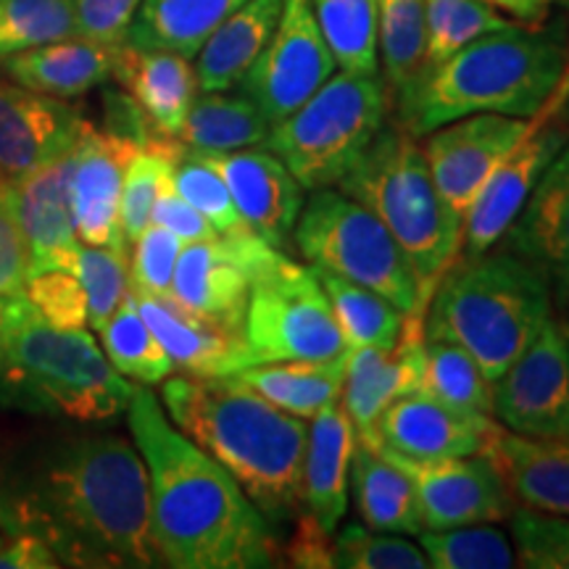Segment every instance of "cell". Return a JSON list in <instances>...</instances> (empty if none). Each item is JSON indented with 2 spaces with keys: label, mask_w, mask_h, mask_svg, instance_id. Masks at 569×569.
<instances>
[{
  "label": "cell",
  "mask_w": 569,
  "mask_h": 569,
  "mask_svg": "<svg viewBox=\"0 0 569 569\" xmlns=\"http://www.w3.org/2000/svg\"><path fill=\"white\" fill-rule=\"evenodd\" d=\"M388 92L377 74H332L315 96L272 124L264 148L280 156L303 190L336 188L386 127Z\"/></svg>",
  "instance_id": "obj_8"
},
{
  "label": "cell",
  "mask_w": 569,
  "mask_h": 569,
  "mask_svg": "<svg viewBox=\"0 0 569 569\" xmlns=\"http://www.w3.org/2000/svg\"><path fill=\"white\" fill-rule=\"evenodd\" d=\"M256 390L277 409L309 422L327 403L338 401L346 380V353L332 359H290L261 361L232 375Z\"/></svg>",
  "instance_id": "obj_31"
},
{
  "label": "cell",
  "mask_w": 569,
  "mask_h": 569,
  "mask_svg": "<svg viewBox=\"0 0 569 569\" xmlns=\"http://www.w3.org/2000/svg\"><path fill=\"white\" fill-rule=\"evenodd\" d=\"M340 193L386 224L415 269L425 301L465 243V219L440 196L425 148L403 127H382L340 177Z\"/></svg>",
  "instance_id": "obj_6"
},
{
  "label": "cell",
  "mask_w": 569,
  "mask_h": 569,
  "mask_svg": "<svg viewBox=\"0 0 569 569\" xmlns=\"http://www.w3.org/2000/svg\"><path fill=\"white\" fill-rule=\"evenodd\" d=\"M427 0H380L377 61L388 88L403 98L427 69Z\"/></svg>",
  "instance_id": "obj_34"
},
{
  "label": "cell",
  "mask_w": 569,
  "mask_h": 569,
  "mask_svg": "<svg viewBox=\"0 0 569 569\" xmlns=\"http://www.w3.org/2000/svg\"><path fill=\"white\" fill-rule=\"evenodd\" d=\"M348 493L353 498L356 515L367 528L401 532V536L422 532L415 482L401 467H396L361 440H356L353 446Z\"/></svg>",
  "instance_id": "obj_30"
},
{
  "label": "cell",
  "mask_w": 569,
  "mask_h": 569,
  "mask_svg": "<svg viewBox=\"0 0 569 569\" xmlns=\"http://www.w3.org/2000/svg\"><path fill=\"white\" fill-rule=\"evenodd\" d=\"M482 457L519 507L569 517V438H525L498 425Z\"/></svg>",
  "instance_id": "obj_24"
},
{
  "label": "cell",
  "mask_w": 569,
  "mask_h": 569,
  "mask_svg": "<svg viewBox=\"0 0 569 569\" xmlns=\"http://www.w3.org/2000/svg\"><path fill=\"white\" fill-rule=\"evenodd\" d=\"M501 240L532 261L551 288L569 296V142L540 174Z\"/></svg>",
  "instance_id": "obj_22"
},
{
  "label": "cell",
  "mask_w": 569,
  "mask_h": 569,
  "mask_svg": "<svg viewBox=\"0 0 569 569\" xmlns=\"http://www.w3.org/2000/svg\"><path fill=\"white\" fill-rule=\"evenodd\" d=\"M117 48L77 34V38L6 56L0 59V69L21 88L67 101L109 80Z\"/></svg>",
  "instance_id": "obj_28"
},
{
  "label": "cell",
  "mask_w": 569,
  "mask_h": 569,
  "mask_svg": "<svg viewBox=\"0 0 569 569\" xmlns=\"http://www.w3.org/2000/svg\"><path fill=\"white\" fill-rule=\"evenodd\" d=\"M146 325L172 359L174 372L190 377H227L256 365L243 330L206 317L177 301L172 293L153 296L132 290Z\"/></svg>",
  "instance_id": "obj_21"
},
{
  "label": "cell",
  "mask_w": 569,
  "mask_h": 569,
  "mask_svg": "<svg viewBox=\"0 0 569 569\" xmlns=\"http://www.w3.org/2000/svg\"><path fill=\"white\" fill-rule=\"evenodd\" d=\"M336 67L309 0H284L280 24L246 71L240 88L277 124L301 109L336 74Z\"/></svg>",
  "instance_id": "obj_12"
},
{
  "label": "cell",
  "mask_w": 569,
  "mask_h": 569,
  "mask_svg": "<svg viewBox=\"0 0 569 569\" xmlns=\"http://www.w3.org/2000/svg\"><path fill=\"white\" fill-rule=\"evenodd\" d=\"M503 430L525 438H569V336L549 319L515 365L493 382V411Z\"/></svg>",
  "instance_id": "obj_13"
},
{
  "label": "cell",
  "mask_w": 569,
  "mask_h": 569,
  "mask_svg": "<svg viewBox=\"0 0 569 569\" xmlns=\"http://www.w3.org/2000/svg\"><path fill=\"white\" fill-rule=\"evenodd\" d=\"M243 338L256 365L346 353V340L315 269L288 256L251 282Z\"/></svg>",
  "instance_id": "obj_10"
},
{
  "label": "cell",
  "mask_w": 569,
  "mask_h": 569,
  "mask_svg": "<svg viewBox=\"0 0 569 569\" xmlns=\"http://www.w3.org/2000/svg\"><path fill=\"white\" fill-rule=\"evenodd\" d=\"M13 198L30 243L32 274L46 269L74 272L80 238L71 213V151L21 180Z\"/></svg>",
  "instance_id": "obj_23"
},
{
  "label": "cell",
  "mask_w": 569,
  "mask_h": 569,
  "mask_svg": "<svg viewBox=\"0 0 569 569\" xmlns=\"http://www.w3.org/2000/svg\"><path fill=\"white\" fill-rule=\"evenodd\" d=\"M565 82H567V92H565V103H561L559 119H561V124H565L567 132H569V61H567V69H565Z\"/></svg>",
  "instance_id": "obj_56"
},
{
  "label": "cell",
  "mask_w": 569,
  "mask_h": 569,
  "mask_svg": "<svg viewBox=\"0 0 569 569\" xmlns=\"http://www.w3.org/2000/svg\"><path fill=\"white\" fill-rule=\"evenodd\" d=\"M74 274L80 277L84 296H88V325L92 330H101L130 293L127 248L80 246Z\"/></svg>",
  "instance_id": "obj_43"
},
{
  "label": "cell",
  "mask_w": 569,
  "mask_h": 569,
  "mask_svg": "<svg viewBox=\"0 0 569 569\" xmlns=\"http://www.w3.org/2000/svg\"><path fill=\"white\" fill-rule=\"evenodd\" d=\"M336 567L343 569H425L422 546L411 543L401 532L372 530L367 525H346L332 538Z\"/></svg>",
  "instance_id": "obj_44"
},
{
  "label": "cell",
  "mask_w": 569,
  "mask_h": 569,
  "mask_svg": "<svg viewBox=\"0 0 569 569\" xmlns=\"http://www.w3.org/2000/svg\"><path fill=\"white\" fill-rule=\"evenodd\" d=\"M422 393L446 407L490 415L493 411V382L488 380L472 353L451 340L425 338L422 343Z\"/></svg>",
  "instance_id": "obj_36"
},
{
  "label": "cell",
  "mask_w": 569,
  "mask_h": 569,
  "mask_svg": "<svg viewBox=\"0 0 569 569\" xmlns=\"http://www.w3.org/2000/svg\"><path fill=\"white\" fill-rule=\"evenodd\" d=\"M77 34L71 0H0V59Z\"/></svg>",
  "instance_id": "obj_42"
},
{
  "label": "cell",
  "mask_w": 569,
  "mask_h": 569,
  "mask_svg": "<svg viewBox=\"0 0 569 569\" xmlns=\"http://www.w3.org/2000/svg\"><path fill=\"white\" fill-rule=\"evenodd\" d=\"M132 246L130 288L153 296L172 293L174 267L184 246L182 240L174 232L163 230L161 224L151 222L132 240Z\"/></svg>",
  "instance_id": "obj_48"
},
{
  "label": "cell",
  "mask_w": 569,
  "mask_h": 569,
  "mask_svg": "<svg viewBox=\"0 0 569 569\" xmlns=\"http://www.w3.org/2000/svg\"><path fill=\"white\" fill-rule=\"evenodd\" d=\"M356 432L343 401L327 403L309 419L303 457V509L336 536L348 509V472Z\"/></svg>",
  "instance_id": "obj_27"
},
{
  "label": "cell",
  "mask_w": 569,
  "mask_h": 569,
  "mask_svg": "<svg viewBox=\"0 0 569 569\" xmlns=\"http://www.w3.org/2000/svg\"><path fill=\"white\" fill-rule=\"evenodd\" d=\"M315 269L317 280L322 282L325 293L330 298L332 315H336L346 348H393L398 343L403 319H407L403 311H398L388 298L375 293V290L348 282L343 277L327 272V269Z\"/></svg>",
  "instance_id": "obj_35"
},
{
  "label": "cell",
  "mask_w": 569,
  "mask_h": 569,
  "mask_svg": "<svg viewBox=\"0 0 569 569\" xmlns=\"http://www.w3.org/2000/svg\"><path fill=\"white\" fill-rule=\"evenodd\" d=\"M425 315H407L393 348H346V380L340 401L351 417L356 440L369 443L377 419L398 398L422 388Z\"/></svg>",
  "instance_id": "obj_19"
},
{
  "label": "cell",
  "mask_w": 569,
  "mask_h": 569,
  "mask_svg": "<svg viewBox=\"0 0 569 569\" xmlns=\"http://www.w3.org/2000/svg\"><path fill=\"white\" fill-rule=\"evenodd\" d=\"M243 3L246 0H142L124 42L193 59L211 32Z\"/></svg>",
  "instance_id": "obj_32"
},
{
  "label": "cell",
  "mask_w": 569,
  "mask_h": 569,
  "mask_svg": "<svg viewBox=\"0 0 569 569\" xmlns=\"http://www.w3.org/2000/svg\"><path fill=\"white\" fill-rule=\"evenodd\" d=\"M142 0H71L80 38L122 46Z\"/></svg>",
  "instance_id": "obj_50"
},
{
  "label": "cell",
  "mask_w": 569,
  "mask_h": 569,
  "mask_svg": "<svg viewBox=\"0 0 569 569\" xmlns=\"http://www.w3.org/2000/svg\"><path fill=\"white\" fill-rule=\"evenodd\" d=\"M251 274L224 234L184 243L172 277V296L206 317L243 330Z\"/></svg>",
  "instance_id": "obj_26"
},
{
  "label": "cell",
  "mask_w": 569,
  "mask_h": 569,
  "mask_svg": "<svg viewBox=\"0 0 569 569\" xmlns=\"http://www.w3.org/2000/svg\"><path fill=\"white\" fill-rule=\"evenodd\" d=\"M282 565L301 567V569H330L336 567L332 557V532H327L309 511H301L293 519V536L288 543L280 546Z\"/></svg>",
  "instance_id": "obj_51"
},
{
  "label": "cell",
  "mask_w": 569,
  "mask_h": 569,
  "mask_svg": "<svg viewBox=\"0 0 569 569\" xmlns=\"http://www.w3.org/2000/svg\"><path fill=\"white\" fill-rule=\"evenodd\" d=\"M480 3L493 6L496 11H507L511 19H517L519 24H540L549 17L551 6L557 0H480Z\"/></svg>",
  "instance_id": "obj_54"
},
{
  "label": "cell",
  "mask_w": 569,
  "mask_h": 569,
  "mask_svg": "<svg viewBox=\"0 0 569 569\" xmlns=\"http://www.w3.org/2000/svg\"><path fill=\"white\" fill-rule=\"evenodd\" d=\"M127 96L140 106L153 132L177 138L198 96V74L188 56L151 51L122 42L113 59V74Z\"/></svg>",
  "instance_id": "obj_25"
},
{
  "label": "cell",
  "mask_w": 569,
  "mask_h": 569,
  "mask_svg": "<svg viewBox=\"0 0 569 569\" xmlns=\"http://www.w3.org/2000/svg\"><path fill=\"white\" fill-rule=\"evenodd\" d=\"M161 407L240 482L274 528L301 515L306 419L277 409L232 375L167 377Z\"/></svg>",
  "instance_id": "obj_3"
},
{
  "label": "cell",
  "mask_w": 569,
  "mask_h": 569,
  "mask_svg": "<svg viewBox=\"0 0 569 569\" xmlns=\"http://www.w3.org/2000/svg\"><path fill=\"white\" fill-rule=\"evenodd\" d=\"M0 530L40 538L63 567H163L146 461L113 432H34L0 448Z\"/></svg>",
  "instance_id": "obj_1"
},
{
  "label": "cell",
  "mask_w": 569,
  "mask_h": 569,
  "mask_svg": "<svg viewBox=\"0 0 569 569\" xmlns=\"http://www.w3.org/2000/svg\"><path fill=\"white\" fill-rule=\"evenodd\" d=\"M509 517L519 567L569 569V517L528 507H515Z\"/></svg>",
  "instance_id": "obj_45"
},
{
  "label": "cell",
  "mask_w": 569,
  "mask_h": 569,
  "mask_svg": "<svg viewBox=\"0 0 569 569\" xmlns=\"http://www.w3.org/2000/svg\"><path fill=\"white\" fill-rule=\"evenodd\" d=\"M515 24V19H507L480 0H427V69L446 61L482 34Z\"/></svg>",
  "instance_id": "obj_41"
},
{
  "label": "cell",
  "mask_w": 569,
  "mask_h": 569,
  "mask_svg": "<svg viewBox=\"0 0 569 569\" xmlns=\"http://www.w3.org/2000/svg\"><path fill=\"white\" fill-rule=\"evenodd\" d=\"M336 63L353 74H377V6L380 0H309Z\"/></svg>",
  "instance_id": "obj_38"
},
{
  "label": "cell",
  "mask_w": 569,
  "mask_h": 569,
  "mask_svg": "<svg viewBox=\"0 0 569 569\" xmlns=\"http://www.w3.org/2000/svg\"><path fill=\"white\" fill-rule=\"evenodd\" d=\"M32 306L24 293L19 296H0V351H3L6 340L17 327L32 315Z\"/></svg>",
  "instance_id": "obj_55"
},
{
  "label": "cell",
  "mask_w": 569,
  "mask_h": 569,
  "mask_svg": "<svg viewBox=\"0 0 569 569\" xmlns=\"http://www.w3.org/2000/svg\"><path fill=\"white\" fill-rule=\"evenodd\" d=\"M293 238L311 267L375 290L403 315H425L427 301L407 253L386 224L353 198L332 188L311 190Z\"/></svg>",
  "instance_id": "obj_9"
},
{
  "label": "cell",
  "mask_w": 569,
  "mask_h": 569,
  "mask_svg": "<svg viewBox=\"0 0 569 569\" xmlns=\"http://www.w3.org/2000/svg\"><path fill=\"white\" fill-rule=\"evenodd\" d=\"M151 222L161 224L163 230L174 232L182 243H196V240L217 238V230L201 211H196L184 198L174 190V182L163 184L159 198H156Z\"/></svg>",
  "instance_id": "obj_52"
},
{
  "label": "cell",
  "mask_w": 569,
  "mask_h": 569,
  "mask_svg": "<svg viewBox=\"0 0 569 569\" xmlns=\"http://www.w3.org/2000/svg\"><path fill=\"white\" fill-rule=\"evenodd\" d=\"M272 122L248 96L203 92L196 96L177 138L198 153H227L264 146Z\"/></svg>",
  "instance_id": "obj_33"
},
{
  "label": "cell",
  "mask_w": 569,
  "mask_h": 569,
  "mask_svg": "<svg viewBox=\"0 0 569 569\" xmlns=\"http://www.w3.org/2000/svg\"><path fill=\"white\" fill-rule=\"evenodd\" d=\"M132 390L90 332L61 330L34 311L0 351V407L92 425L127 411Z\"/></svg>",
  "instance_id": "obj_7"
},
{
  "label": "cell",
  "mask_w": 569,
  "mask_h": 569,
  "mask_svg": "<svg viewBox=\"0 0 569 569\" xmlns=\"http://www.w3.org/2000/svg\"><path fill=\"white\" fill-rule=\"evenodd\" d=\"M546 274L507 246L461 256L440 277L425 309V338L451 340L496 382L551 319Z\"/></svg>",
  "instance_id": "obj_5"
},
{
  "label": "cell",
  "mask_w": 569,
  "mask_h": 569,
  "mask_svg": "<svg viewBox=\"0 0 569 569\" xmlns=\"http://www.w3.org/2000/svg\"><path fill=\"white\" fill-rule=\"evenodd\" d=\"M528 124L530 119L507 113H472L430 132L425 156L432 180L461 219Z\"/></svg>",
  "instance_id": "obj_15"
},
{
  "label": "cell",
  "mask_w": 569,
  "mask_h": 569,
  "mask_svg": "<svg viewBox=\"0 0 569 569\" xmlns=\"http://www.w3.org/2000/svg\"><path fill=\"white\" fill-rule=\"evenodd\" d=\"M184 146L180 138H163L153 134L142 142L124 172L122 201H119V222L127 243H132L138 234L151 224V213L163 184L172 182L174 163L180 161Z\"/></svg>",
  "instance_id": "obj_39"
},
{
  "label": "cell",
  "mask_w": 569,
  "mask_h": 569,
  "mask_svg": "<svg viewBox=\"0 0 569 569\" xmlns=\"http://www.w3.org/2000/svg\"><path fill=\"white\" fill-rule=\"evenodd\" d=\"M565 330H567V336H569V319H567V327H565Z\"/></svg>",
  "instance_id": "obj_57"
},
{
  "label": "cell",
  "mask_w": 569,
  "mask_h": 569,
  "mask_svg": "<svg viewBox=\"0 0 569 569\" xmlns=\"http://www.w3.org/2000/svg\"><path fill=\"white\" fill-rule=\"evenodd\" d=\"M140 142L111 130H98L82 119L80 134L71 146V213L77 238L84 246L127 248L119 201L122 182Z\"/></svg>",
  "instance_id": "obj_16"
},
{
  "label": "cell",
  "mask_w": 569,
  "mask_h": 569,
  "mask_svg": "<svg viewBox=\"0 0 569 569\" xmlns=\"http://www.w3.org/2000/svg\"><path fill=\"white\" fill-rule=\"evenodd\" d=\"M284 11V0H246L230 13L198 51V88L224 92L240 84L251 63L264 51Z\"/></svg>",
  "instance_id": "obj_29"
},
{
  "label": "cell",
  "mask_w": 569,
  "mask_h": 569,
  "mask_svg": "<svg viewBox=\"0 0 569 569\" xmlns=\"http://www.w3.org/2000/svg\"><path fill=\"white\" fill-rule=\"evenodd\" d=\"M127 425L148 469L151 530L163 567L282 565L274 525L217 459L169 422L148 386L132 390Z\"/></svg>",
  "instance_id": "obj_2"
},
{
  "label": "cell",
  "mask_w": 569,
  "mask_h": 569,
  "mask_svg": "<svg viewBox=\"0 0 569 569\" xmlns=\"http://www.w3.org/2000/svg\"><path fill=\"white\" fill-rule=\"evenodd\" d=\"M80 127V111L61 98L21 88L0 74V184L17 188L32 172L67 156Z\"/></svg>",
  "instance_id": "obj_17"
},
{
  "label": "cell",
  "mask_w": 569,
  "mask_h": 569,
  "mask_svg": "<svg viewBox=\"0 0 569 569\" xmlns=\"http://www.w3.org/2000/svg\"><path fill=\"white\" fill-rule=\"evenodd\" d=\"M98 332L103 338L106 356L119 375L130 377L140 386H161L167 377H172V359L142 319L132 288Z\"/></svg>",
  "instance_id": "obj_37"
},
{
  "label": "cell",
  "mask_w": 569,
  "mask_h": 569,
  "mask_svg": "<svg viewBox=\"0 0 569 569\" xmlns=\"http://www.w3.org/2000/svg\"><path fill=\"white\" fill-rule=\"evenodd\" d=\"M557 38L515 24L472 40L419 77L398 98L401 127L415 138L472 113L530 119L553 96L567 69Z\"/></svg>",
  "instance_id": "obj_4"
},
{
  "label": "cell",
  "mask_w": 569,
  "mask_h": 569,
  "mask_svg": "<svg viewBox=\"0 0 569 569\" xmlns=\"http://www.w3.org/2000/svg\"><path fill=\"white\" fill-rule=\"evenodd\" d=\"M567 82L565 74L546 101L543 109L532 113L522 140L496 167L482 190L465 213V243L461 256H478L501 243L511 222L517 219L528 196L536 188L540 174L549 169L557 153L569 142L567 127L561 124L559 111L565 103Z\"/></svg>",
  "instance_id": "obj_11"
},
{
  "label": "cell",
  "mask_w": 569,
  "mask_h": 569,
  "mask_svg": "<svg viewBox=\"0 0 569 569\" xmlns=\"http://www.w3.org/2000/svg\"><path fill=\"white\" fill-rule=\"evenodd\" d=\"M419 546L432 569H509L517 565L507 532L490 528V522L422 530Z\"/></svg>",
  "instance_id": "obj_40"
},
{
  "label": "cell",
  "mask_w": 569,
  "mask_h": 569,
  "mask_svg": "<svg viewBox=\"0 0 569 569\" xmlns=\"http://www.w3.org/2000/svg\"><path fill=\"white\" fill-rule=\"evenodd\" d=\"M32 274V253L21 227L13 188L0 184V296L24 293L27 277Z\"/></svg>",
  "instance_id": "obj_49"
},
{
  "label": "cell",
  "mask_w": 569,
  "mask_h": 569,
  "mask_svg": "<svg viewBox=\"0 0 569 569\" xmlns=\"http://www.w3.org/2000/svg\"><path fill=\"white\" fill-rule=\"evenodd\" d=\"M61 561L34 536H11V543L0 549V569H56Z\"/></svg>",
  "instance_id": "obj_53"
},
{
  "label": "cell",
  "mask_w": 569,
  "mask_h": 569,
  "mask_svg": "<svg viewBox=\"0 0 569 569\" xmlns=\"http://www.w3.org/2000/svg\"><path fill=\"white\" fill-rule=\"evenodd\" d=\"M172 182L177 193L193 206L196 211H201L219 234L248 227L238 209H234L232 196L222 177L213 172L209 163L190 151V148H184L180 161L174 163Z\"/></svg>",
  "instance_id": "obj_46"
},
{
  "label": "cell",
  "mask_w": 569,
  "mask_h": 569,
  "mask_svg": "<svg viewBox=\"0 0 569 569\" xmlns=\"http://www.w3.org/2000/svg\"><path fill=\"white\" fill-rule=\"evenodd\" d=\"M496 430L498 425L490 415L451 409L417 390L382 411L367 446L417 461L475 457L486 451Z\"/></svg>",
  "instance_id": "obj_18"
},
{
  "label": "cell",
  "mask_w": 569,
  "mask_h": 569,
  "mask_svg": "<svg viewBox=\"0 0 569 569\" xmlns=\"http://www.w3.org/2000/svg\"><path fill=\"white\" fill-rule=\"evenodd\" d=\"M24 298L42 322L61 330H82L88 325V296L80 277L69 269H46L30 274L24 282Z\"/></svg>",
  "instance_id": "obj_47"
},
{
  "label": "cell",
  "mask_w": 569,
  "mask_h": 569,
  "mask_svg": "<svg viewBox=\"0 0 569 569\" xmlns=\"http://www.w3.org/2000/svg\"><path fill=\"white\" fill-rule=\"evenodd\" d=\"M198 153V151H193ZM222 177L243 222L269 246L284 248L303 209V188L280 156L259 148L227 153H198Z\"/></svg>",
  "instance_id": "obj_20"
},
{
  "label": "cell",
  "mask_w": 569,
  "mask_h": 569,
  "mask_svg": "<svg viewBox=\"0 0 569 569\" xmlns=\"http://www.w3.org/2000/svg\"><path fill=\"white\" fill-rule=\"evenodd\" d=\"M377 453L401 467L415 482L422 530L501 522L515 509V501H511L501 475H498L493 461L482 453L425 461L396 457L388 451Z\"/></svg>",
  "instance_id": "obj_14"
}]
</instances>
